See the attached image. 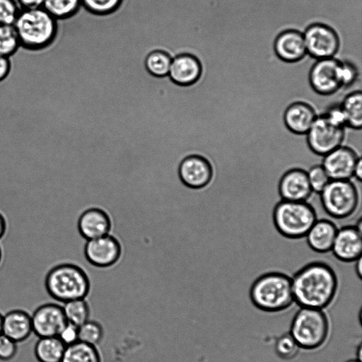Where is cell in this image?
Wrapping results in <instances>:
<instances>
[{
  "label": "cell",
  "mask_w": 362,
  "mask_h": 362,
  "mask_svg": "<svg viewBox=\"0 0 362 362\" xmlns=\"http://www.w3.org/2000/svg\"><path fill=\"white\" fill-rule=\"evenodd\" d=\"M345 138V126L341 125L325 112L317 115L305 134V142L310 151L322 157L342 145Z\"/></svg>",
  "instance_id": "cell-8"
},
{
  "label": "cell",
  "mask_w": 362,
  "mask_h": 362,
  "mask_svg": "<svg viewBox=\"0 0 362 362\" xmlns=\"http://www.w3.org/2000/svg\"><path fill=\"white\" fill-rule=\"evenodd\" d=\"M274 225L283 236L291 239L305 238L318 218L314 208L308 202L279 200L272 213Z\"/></svg>",
  "instance_id": "cell-5"
},
{
  "label": "cell",
  "mask_w": 362,
  "mask_h": 362,
  "mask_svg": "<svg viewBox=\"0 0 362 362\" xmlns=\"http://www.w3.org/2000/svg\"><path fill=\"white\" fill-rule=\"evenodd\" d=\"M20 11L16 0H0V25H13Z\"/></svg>",
  "instance_id": "cell-34"
},
{
  "label": "cell",
  "mask_w": 362,
  "mask_h": 362,
  "mask_svg": "<svg viewBox=\"0 0 362 362\" xmlns=\"http://www.w3.org/2000/svg\"><path fill=\"white\" fill-rule=\"evenodd\" d=\"M13 26L21 47L40 51L53 45L58 34V22L43 7L21 9Z\"/></svg>",
  "instance_id": "cell-2"
},
{
  "label": "cell",
  "mask_w": 362,
  "mask_h": 362,
  "mask_svg": "<svg viewBox=\"0 0 362 362\" xmlns=\"http://www.w3.org/2000/svg\"><path fill=\"white\" fill-rule=\"evenodd\" d=\"M103 337V327L96 320L89 319L78 327V341L98 346Z\"/></svg>",
  "instance_id": "cell-30"
},
{
  "label": "cell",
  "mask_w": 362,
  "mask_h": 362,
  "mask_svg": "<svg viewBox=\"0 0 362 362\" xmlns=\"http://www.w3.org/2000/svg\"><path fill=\"white\" fill-rule=\"evenodd\" d=\"M331 253L341 262H354L361 257L362 231L355 225L344 226L338 228Z\"/></svg>",
  "instance_id": "cell-15"
},
{
  "label": "cell",
  "mask_w": 362,
  "mask_h": 362,
  "mask_svg": "<svg viewBox=\"0 0 362 362\" xmlns=\"http://www.w3.org/2000/svg\"><path fill=\"white\" fill-rule=\"evenodd\" d=\"M65 347L58 337H38L34 354L38 362H61Z\"/></svg>",
  "instance_id": "cell-23"
},
{
  "label": "cell",
  "mask_w": 362,
  "mask_h": 362,
  "mask_svg": "<svg viewBox=\"0 0 362 362\" xmlns=\"http://www.w3.org/2000/svg\"><path fill=\"white\" fill-rule=\"evenodd\" d=\"M278 193L282 200L308 202L312 194L307 169L293 167L286 170L278 182Z\"/></svg>",
  "instance_id": "cell-14"
},
{
  "label": "cell",
  "mask_w": 362,
  "mask_h": 362,
  "mask_svg": "<svg viewBox=\"0 0 362 362\" xmlns=\"http://www.w3.org/2000/svg\"><path fill=\"white\" fill-rule=\"evenodd\" d=\"M11 71L10 57L0 55V82L5 80Z\"/></svg>",
  "instance_id": "cell-38"
},
{
  "label": "cell",
  "mask_w": 362,
  "mask_h": 362,
  "mask_svg": "<svg viewBox=\"0 0 362 362\" xmlns=\"http://www.w3.org/2000/svg\"><path fill=\"white\" fill-rule=\"evenodd\" d=\"M78 229L88 240L106 235L110 229V218L101 209H88L78 218Z\"/></svg>",
  "instance_id": "cell-20"
},
{
  "label": "cell",
  "mask_w": 362,
  "mask_h": 362,
  "mask_svg": "<svg viewBox=\"0 0 362 362\" xmlns=\"http://www.w3.org/2000/svg\"><path fill=\"white\" fill-rule=\"evenodd\" d=\"M249 296L253 305L262 311L284 310L294 301L291 276L278 271L263 273L252 281Z\"/></svg>",
  "instance_id": "cell-3"
},
{
  "label": "cell",
  "mask_w": 362,
  "mask_h": 362,
  "mask_svg": "<svg viewBox=\"0 0 362 362\" xmlns=\"http://www.w3.org/2000/svg\"><path fill=\"white\" fill-rule=\"evenodd\" d=\"M8 229V223L6 218L2 212L0 211V240L4 237Z\"/></svg>",
  "instance_id": "cell-40"
},
{
  "label": "cell",
  "mask_w": 362,
  "mask_h": 362,
  "mask_svg": "<svg viewBox=\"0 0 362 362\" xmlns=\"http://www.w3.org/2000/svg\"><path fill=\"white\" fill-rule=\"evenodd\" d=\"M120 245L110 234L87 240L84 253L87 260L97 267L112 264L120 255Z\"/></svg>",
  "instance_id": "cell-17"
},
{
  "label": "cell",
  "mask_w": 362,
  "mask_h": 362,
  "mask_svg": "<svg viewBox=\"0 0 362 362\" xmlns=\"http://www.w3.org/2000/svg\"><path fill=\"white\" fill-rule=\"evenodd\" d=\"M81 5V0H45L42 7L57 21H61L74 15Z\"/></svg>",
  "instance_id": "cell-27"
},
{
  "label": "cell",
  "mask_w": 362,
  "mask_h": 362,
  "mask_svg": "<svg viewBox=\"0 0 362 362\" xmlns=\"http://www.w3.org/2000/svg\"><path fill=\"white\" fill-rule=\"evenodd\" d=\"M2 317L3 315L0 313V334L2 333Z\"/></svg>",
  "instance_id": "cell-44"
},
{
  "label": "cell",
  "mask_w": 362,
  "mask_h": 362,
  "mask_svg": "<svg viewBox=\"0 0 362 362\" xmlns=\"http://www.w3.org/2000/svg\"><path fill=\"white\" fill-rule=\"evenodd\" d=\"M18 351V343L4 334H0V361L13 359Z\"/></svg>",
  "instance_id": "cell-36"
},
{
  "label": "cell",
  "mask_w": 362,
  "mask_h": 362,
  "mask_svg": "<svg viewBox=\"0 0 362 362\" xmlns=\"http://www.w3.org/2000/svg\"><path fill=\"white\" fill-rule=\"evenodd\" d=\"M202 74L199 61L189 54H182L172 59L168 76L180 85H189L198 81Z\"/></svg>",
  "instance_id": "cell-21"
},
{
  "label": "cell",
  "mask_w": 362,
  "mask_h": 362,
  "mask_svg": "<svg viewBox=\"0 0 362 362\" xmlns=\"http://www.w3.org/2000/svg\"><path fill=\"white\" fill-rule=\"evenodd\" d=\"M300 347L290 334L281 336L276 340L274 350L276 355L284 360L294 358L299 352Z\"/></svg>",
  "instance_id": "cell-32"
},
{
  "label": "cell",
  "mask_w": 362,
  "mask_h": 362,
  "mask_svg": "<svg viewBox=\"0 0 362 362\" xmlns=\"http://www.w3.org/2000/svg\"><path fill=\"white\" fill-rule=\"evenodd\" d=\"M33 333L31 315L21 309L7 312L2 317V334L17 343L26 340Z\"/></svg>",
  "instance_id": "cell-22"
},
{
  "label": "cell",
  "mask_w": 362,
  "mask_h": 362,
  "mask_svg": "<svg viewBox=\"0 0 362 362\" xmlns=\"http://www.w3.org/2000/svg\"><path fill=\"white\" fill-rule=\"evenodd\" d=\"M61 362H102L97 346L77 341L65 347Z\"/></svg>",
  "instance_id": "cell-25"
},
{
  "label": "cell",
  "mask_w": 362,
  "mask_h": 362,
  "mask_svg": "<svg viewBox=\"0 0 362 362\" xmlns=\"http://www.w3.org/2000/svg\"><path fill=\"white\" fill-rule=\"evenodd\" d=\"M62 309L67 322L77 327L90 319V307L86 298L64 303Z\"/></svg>",
  "instance_id": "cell-26"
},
{
  "label": "cell",
  "mask_w": 362,
  "mask_h": 362,
  "mask_svg": "<svg viewBox=\"0 0 362 362\" xmlns=\"http://www.w3.org/2000/svg\"><path fill=\"white\" fill-rule=\"evenodd\" d=\"M310 88L321 95H329L341 88L340 60L334 57L316 59L308 73Z\"/></svg>",
  "instance_id": "cell-10"
},
{
  "label": "cell",
  "mask_w": 362,
  "mask_h": 362,
  "mask_svg": "<svg viewBox=\"0 0 362 362\" xmlns=\"http://www.w3.org/2000/svg\"><path fill=\"white\" fill-rule=\"evenodd\" d=\"M21 9H32L42 7L45 0H16Z\"/></svg>",
  "instance_id": "cell-39"
},
{
  "label": "cell",
  "mask_w": 362,
  "mask_h": 362,
  "mask_svg": "<svg viewBox=\"0 0 362 362\" xmlns=\"http://www.w3.org/2000/svg\"><path fill=\"white\" fill-rule=\"evenodd\" d=\"M172 58L166 52L156 50L149 53L145 60L147 71L152 75L163 77L168 75Z\"/></svg>",
  "instance_id": "cell-28"
},
{
  "label": "cell",
  "mask_w": 362,
  "mask_h": 362,
  "mask_svg": "<svg viewBox=\"0 0 362 362\" xmlns=\"http://www.w3.org/2000/svg\"><path fill=\"white\" fill-rule=\"evenodd\" d=\"M2 259H3V250H2L1 246L0 245V265L2 262Z\"/></svg>",
  "instance_id": "cell-45"
},
{
  "label": "cell",
  "mask_w": 362,
  "mask_h": 362,
  "mask_svg": "<svg viewBox=\"0 0 362 362\" xmlns=\"http://www.w3.org/2000/svg\"><path fill=\"white\" fill-rule=\"evenodd\" d=\"M336 223L330 219L317 218L305 236L308 247L318 254H329L337 232Z\"/></svg>",
  "instance_id": "cell-19"
},
{
  "label": "cell",
  "mask_w": 362,
  "mask_h": 362,
  "mask_svg": "<svg viewBox=\"0 0 362 362\" xmlns=\"http://www.w3.org/2000/svg\"><path fill=\"white\" fill-rule=\"evenodd\" d=\"M65 346L78 341V327L66 322L57 336Z\"/></svg>",
  "instance_id": "cell-37"
},
{
  "label": "cell",
  "mask_w": 362,
  "mask_h": 362,
  "mask_svg": "<svg viewBox=\"0 0 362 362\" xmlns=\"http://www.w3.org/2000/svg\"><path fill=\"white\" fill-rule=\"evenodd\" d=\"M358 76L357 66L349 59L340 60V78L342 87H349Z\"/></svg>",
  "instance_id": "cell-35"
},
{
  "label": "cell",
  "mask_w": 362,
  "mask_h": 362,
  "mask_svg": "<svg viewBox=\"0 0 362 362\" xmlns=\"http://www.w3.org/2000/svg\"><path fill=\"white\" fill-rule=\"evenodd\" d=\"M315 110L305 101H295L286 106L283 112V122L286 129L296 136H305L315 118Z\"/></svg>",
  "instance_id": "cell-18"
},
{
  "label": "cell",
  "mask_w": 362,
  "mask_h": 362,
  "mask_svg": "<svg viewBox=\"0 0 362 362\" xmlns=\"http://www.w3.org/2000/svg\"><path fill=\"white\" fill-rule=\"evenodd\" d=\"M273 49L279 59L288 64L298 62L307 55L303 33L294 28L281 31L274 38Z\"/></svg>",
  "instance_id": "cell-16"
},
{
  "label": "cell",
  "mask_w": 362,
  "mask_h": 362,
  "mask_svg": "<svg viewBox=\"0 0 362 362\" xmlns=\"http://www.w3.org/2000/svg\"><path fill=\"white\" fill-rule=\"evenodd\" d=\"M362 352V348H361V345L360 344L357 349V351H356V359H358V361H360L361 362V353Z\"/></svg>",
  "instance_id": "cell-43"
},
{
  "label": "cell",
  "mask_w": 362,
  "mask_h": 362,
  "mask_svg": "<svg viewBox=\"0 0 362 362\" xmlns=\"http://www.w3.org/2000/svg\"><path fill=\"white\" fill-rule=\"evenodd\" d=\"M30 315L33 333L37 337H57L67 322L62 305L54 303L40 305Z\"/></svg>",
  "instance_id": "cell-13"
},
{
  "label": "cell",
  "mask_w": 362,
  "mask_h": 362,
  "mask_svg": "<svg viewBox=\"0 0 362 362\" xmlns=\"http://www.w3.org/2000/svg\"><path fill=\"white\" fill-rule=\"evenodd\" d=\"M319 195L323 211L334 219L348 218L360 207L361 192L352 180H331Z\"/></svg>",
  "instance_id": "cell-6"
},
{
  "label": "cell",
  "mask_w": 362,
  "mask_h": 362,
  "mask_svg": "<svg viewBox=\"0 0 362 362\" xmlns=\"http://www.w3.org/2000/svg\"><path fill=\"white\" fill-rule=\"evenodd\" d=\"M346 362H361V361H358V359H352V360H349Z\"/></svg>",
  "instance_id": "cell-46"
},
{
  "label": "cell",
  "mask_w": 362,
  "mask_h": 362,
  "mask_svg": "<svg viewBox=\"0 0 362 362\" xmlns=\"http://www.w3.org/2000/svg\"><path fill=\"white\" fill-rule=\"evenodd\" d=\"M45 287L49 296L59 303L87 298L90 284L86 272L71 263H56L47 272Z\"/></svg>",
  "instance_id": "cell-4"
},
{
  "label": "cell",
  "mask_w": 362,
  "mask_h": 362,
  "mask_svg": "<svg viewBox=\"0 0 362 362\" xmlns=\"http://www.w3.org/2000/svg\"><path fill=\"white\" fill-rule=\"evenodd\" d=\"M360 158L353 148L341 145L323 156L320 163L331 180H352Z\"/></svg>",
  "instance_id": "cell-11"
},
{
  "label": "cell",
  "mask_w": 362,
  "mask_h": 362,
  "mask_svg": "<svg viewBox=\"0 0 362 362\" xmlns=\"http://www.w3.org/2000/svg\"><path fill=\"white\" fill-rule=\"evenodd\" d=\"M20 47L13 25H0V55L11 58Z\"/></svg>",
  "instance_id": "cell-29"
},
{
  "label": "cell",
  "mask_w": 362,
  "mask_h": 362,
  "mask_svg": "<svg viewBox=\"0 0 362 362\" xmlns=\"http://www.w3.org/2000/svg\"><path fill=\"white\" fill-rule=\"evenodd\" d=\"M122 0H81V4L96 14H106L115 11Z\"/></svg>",
  "instance_id": "cell-33"
},
{
  "label": "cell",
  "mask_w": 362,
  "mask_h": 362,
  "mask_svg": "<svg viewBox=\"0 0 362 362\" xmlns=\"http://www.w3.org/2000/svg\"><path fill=\"white\" fill-rule=\"evenodd\" d=\"M346 126L360 130L362 126V93L360 90L347 94L340 103Z\"/></svg>",
  "instance_id": "cell-24"
},
{
  "label": "cell",
  "mask_w": 362,
  "mask_h": 362,
  "mask_svg": "<svg viewBox=\"0 0 362 362\" xmlns=\"http://www.w3.org/2000/svg\"><path fill=\"white\" fill-rule=\"evenodd\" d=\"M182 182L191 188L198 189L208 185L214 177L211 161L204 156L191 154L184 158L178 167Z\"/></svg>",
  "instance_id": "cell-12"
},
{
  "label": "cell",
  "mask_w": 362,
  "mask_h": 362,
  "mask_svg": "<svg viewBox=\"0 0 362 362\" xmlns=\"http://www.w3.org/2000/svg\"><path fill=\"white\" fill-rule=\"evenodd\" d=\"M307 176L313 192L318 194L331 180L320 163L310 166L307 169Z\"/></svg>",
  "instance_id": "cell-31"
},
{
  "label": "cell",
  "mask_w": 362,
  "mask_h": 362,
  "mask_svg": "<svg viewBox=\"0 0 362 362\" xmlns=\"http://www.w3.org/2000/svg\"><path fill=\"white\" fill-rule=\"evenodd\" d=\"M354 178L361 182L362 179V160L361 158H360L355 166L354 172Z\"/></svg>",
  "instance_id": "cell-41"
},
{
  "label": "cell",
  "mask_w": 362,
  "mask_h": 362,
  "mask_svg": "<svg viewBox=\"0 0 362 362\" xmlns=\"http://www.w3.org/2000/svg\"><path fill=\"white\" fill-rule=\"evenodd\" d=\"M291 285L294 302L298 305L322 310L333 301L339 281L332 264L313 261L291 276Z\"/></svg>",
  "instance_id": "cell-1"
},
{
  "label": "cell",
  "mask_w": 362,
  "mask_h": 362,
  "mask_svg": "<svg viewBox=\"0 0 362 362\" xmlns=\"http://www.w3.org/2000/svg\"><path fill=\"white\" fill-rule=\"evenodd\" d=\"M307 54L315 59L334 57L340 47V38L330 25L315 22L303 33Z\"/></svg>",
  "instance_id": "cell-9"
},
{
  "label": "cell",
  "mask_w": 362,
  "mask_h": 362,
  "mask_svg": "<svg viewBox=\"0 0 362 362\" xmlns=\"http://www.w3.org/2000/svg\"><path fill=\"white\" fill-rule=\"evenodd\" d=\"M329 323L326 314L320 309L302 308L294 315L290 334L300 349L313 350L327 340Z\"/></svg>",
  "instance_id": "cell-7"
},
{
  "label": "cell",
  "mask_w": 362,
  "mask_h": 362,
  "mask_svg": "<svg viewBox=\"0 0 362 362\" xmlns=\"http://www.w3.org/2000/svg\"><path fill=\"white\" fill-rule=\"evenodd\" d=\"M354 269L356 276L361 280L362 278V257H360L354 262Z\"/></svg>",
  "instance_id": "cell-42"
}]
</instances>
